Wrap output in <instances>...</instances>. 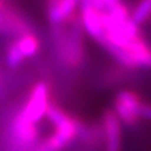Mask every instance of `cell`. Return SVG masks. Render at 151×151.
<instances>
[{"instance_id": "obj_5", "label": "cell", "mask_w": 151, "mask_h": 151, "mask_svg": "<svg viewBox=\"0 0 151 151\" xmlns=\"http://www.w3.org/2000/svg\"><path fill=\"white\" fill-rule=\"evenodd\" d=\"M78 19L84 34H87L98 43L103 37V25L100 9H97L88 1H79Z\"/></svg>"}, {"instance_id": "obj_4", "label": "cell", "mask_w": 151, "mask_h": 151, "mask_svg": "<svg viewBox=\"0 0 151 151\" xmlns=\"http://www.w3.org/2000/svg\"><path fill=\"white\" fill-rule=\"evenodd\" d=\"M38 130L35 125L23 120L20 113H17L10 126V145L13 151H27L35 147Z\"/></svg>"}, {"instance_id": "obj_8", "label": "cell", "mask_w": 151, "mask_h": 151, "mask_svg": "<svg viewBox=\"0 0 151 151\" xmlns=\"http://www.w3.org/2000/svg\"><path fill=\"white\" fill-rule=\"evenodd\" d=\"M24 60H25L24 57H23L22 53L19 52V49L17 48V45L12 42V43L9 44L6 52H5V63H6V65L9 68L15 69L23 62H24Z\"/></svg>"}, {"instance_id": "obj_2", "label": "cell", "mask_w": 151, "mask_h": 151, "mask_svg": "<svg viewBox=\"0 0 151 151\" xmlns=\"http://www.w3.org/2000/svg\"><path fill=\"white\" fill-rule=\"evenodd\" d=\"M145 101L136 92L130 89H121L117 92L113 101V113L121 124L127 127H135L141 121Z\"/></svg>"}, {"instance_id": "obj_9", "label": "cell", "mask_w": 151, "mask_h": 151, "mask_svg": "<svg viewBox=\"0 0 151 151\" xmlns=\"http://www.w3.org/2000/svg\"><path fill=\"white\" fill-rule=\"evenodd\" d=\"M6 35H9L8 28H6L5 22H4V18L1 15V13H0V37H6Z\"/></svg>"}, {"instance_id": "obj_1", "label": "cell", "mask_w": 151, "mask_h": 151, "mask_svg": "<svg viewBox=\"0 0 151 151\" xmlns=\"http://www.w3.org/2000/svg\"><path fill=\"white\" fill-rule=\"evenodd\" d=\"M50 35L55 54L63 67L73 70L81 68L86 57V48L84 32L78 14L65 24L52 25Z\"/></svg>"}, {"instance_id": "obj_6", "label": "cell", "mask_w": 151, "mask_h": 151, "mask_svg": "<svg viewBox=\"0 0 151 151\" xmlns=\"http://www.w3.org/2000/svg\"><path fill=\"white\" fill-rule=\"evenodd\" d=\"M102 132L105 140V151H120L122 139L121 122L111 110L103 112Z\"/></svg>"}, {"instance_id": "obj_11", "label": "cell", "mask_w": 151, "mask_h": 151, "mask_svg": "<svg viewBox=\"0 0 151 151\" xmlns=\"http://www.w3.org/2000/svg\"><path fill=\"white\" fill-rule=\"evenodd\" d=\"M8 5V3L5 0H0V13H3V10L5 9V6Z\"/></svg>"}, {"instance_id": "obj_10", "label": "cell", "mask_w": 151, "mask_h": 151, "mask_svg": "<svg viewBox=\"0 0 151 151\" xmlns=\"http://www.w3.org/2000/svg\"><path fill=\"white\" fill-rule=\"evenodd\" d=\"M62 3L69 4V5H74V6H79V0H60Z\"/></svg>"}, {"instance_id": "obj_7", "label": "cell", "mask_w": 151, "mask_h": 151, "mask_svg": "<svg viewBox=\"0 0 151 151\" xmlns=\"http://www.w3.org/2000/svg\"><path fill=\"white\" fill-rule=\"evenodd\" d=\"M13 43L17 45V48L24 57V59L32 58L38 54V52L40 50V40L39 37L35 34V32H28L24 34H20L15 37V39L13 40Z\"/></svg>"}, {"instance_id": "obj_3", "label": "cell", "mask_w": 151, "mask_h": 151, "mask_svg": "<svg viewBox=\"0 0 151 151\" xmlns=\"http://www.w3.org/2000/svg\"><path fill=\"white\" fill-rule=\"evenodd\" d=\"M49 106V88L45 82H38L28 97L24 107L19 112L23 120L32 125H37L43 117Z\"/></svg>"}]
</instances>
